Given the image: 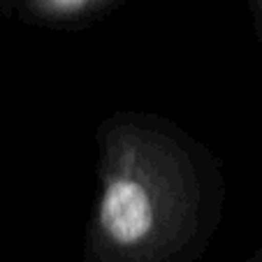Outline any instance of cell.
Here are the masks:
<instances>
[{"instance_id":"1","label":"cell","mask_w":262,"mask_h":262,"mask_svg":"<svg viewBox=\"0 0 262 262\" xmlns=\"http://www.w3.org/2000/svg\"><path fill=\"white\" fill-rule=\"evenodd\" d=\"M100 223L116 244H137L154 225V211L146 190L135 181H114L104 193Z\"/></svg>"}]
</instances>
